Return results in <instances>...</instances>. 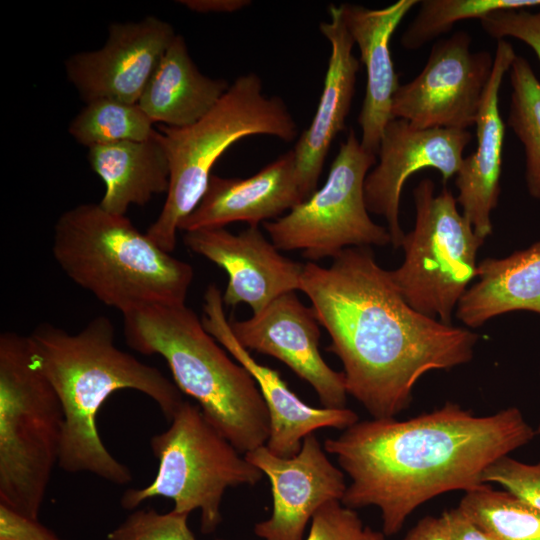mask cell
<instances>
[{
  "label": "cell",
  "mask_w": 540,
  "mask_h": 540,
  "mask_svg": "<svg viewBox=\"0 0 540 540\" xmlns=\"http://www.w3.org/2000/svg\"><path fill=\"white\" fill-rule=\"evenodd\" d=\"M184 243L226 271L228 283L222 298L227 306L247 304L255 314L300 288L304 264L281 255L258 226L239 234L224 227L189 231Z\"/></svg>",
  "instance_id": "cell-17"
},
{
  "label": "cell",
  "mask_w": 540,
  "mask_h": 540,
  "mask_svg": "<svg viewBox=\"0 0 540 540\" xmlns=\"http://www.w3.org/2000/svg\"><path fill=\"white\" fill-rule=\"evenodd\" d=\"M417 0H398L381 9L344 3L341 8L344 23L360 51L366 69V89L358 117L362 147L377 155L387 123L392 120L393 97L399 88L390 51V40Z\"/></svg>",
  "instance_id": "cell-21"
},
{
  "label": "cell",
  "mask_w": 540,
  "mask_h": 540,
  "mask_svg": "<svg viewBox=\"0 0 540 540\" xmlns=\"http://www.w3.org/2000/svg\"><path fill=\"white\" fill-rule=\"evenodd\" d=\"M471 42L465 31L436 41L421 72L397 89L392 118L418 128L474 126L494 57L489 51H472Z\"/></svg>",
  "instance_id": "cell-11"
},
{
  "label": "cell",
  "mask_w": 540,
  "mask_h": 540,
  "mask_svg": "<svg viewBox=\"0 0 540 540\" xmlns=\"http://www.w3.org/2000/svg\"><path fill=\"white\" fill-rule=\"evenodd\" d=\"M88 160L105 184L99 205L125 215L130 205L143 206L168 191L170 167L157 130L144 141H123L89 147Z\"/></svg>",
  "instance_id": "cell-22"
},
{
  "label": "cell",
  "mask_w": 540,
  "mask_h": 540,
  "mask_svg": "<svg viewBox=\"0 0 540 540\" xmlns=\"http://www.w3.org/2000/svg\"><path fill=\"white\" fill-rule=\"evenodd\" d=\"M471 139L468 130L418 128L399 118L387 123L377 154L379 162L365 179L364 197L368 212L385 218L394 248L401 247L405 235L399 218L404 183L425 168L440 172L446 183L457 175Z\"/></svg>",
  "instance_id": "cell-12"
},
{
  "label": "cell",
  "mask_w": 540,
  "mask_h": 540,
  "mask_svg": "<svg viewBox=\"0 0 540 540\" xmlns=\"http://www.w3.org/2000/svg\"><path fill=\"white\" fill-rule=\"evenodd\" d=\"M229 323L241 346L282 361L312 386L323 407H345L344 373L333 370L322 358L319 322L295 291L279 296L246 320Z\"/></svg>",
  "instance_id": "cell-15"
},
{
  "label": "cell",
  "mask_w": 540,
  "mask_h": 540,
  "mask_svg": "<svg viewBox=\"0 0 540 540\" xmlns=\"http://www.w3.org/2000/svg\"><path fill=\"white\" fill-rule=\"evenodd\" d=\"M64 413L33 360L30 341L0 335V503L38 519L55 465Z\"/></svg>",
  "instance_id": "cell-7"
},
{
  "label": "cell",
  "mask_w": 540,
  "mask_h": 540,
  "mask_svg": "<svg viewBox=\"0 0 540 540\" xmlns=\"http://www.w3.org/2000/svg\"><path fill=\"white\" fill-rule=\"evenodd\" d=\"M482 482L498 484L540 511V462L527 464L509 455L502 456L485 469Z\"/></svg>",
  "instance_id": "cell-31"
},
{
  "label": "cell",
  "mask_w": 540,
  "mask_h": 540,
  "mask_svg": "<svg viewBox=\"0 0 540 540\" xmlns=\"http://www.w3.org/2000/svg\"><path fill=\"white\" fill-rule=\"evenodd\" d=\"M170 167L167 197L146 235L171 253L179 223L203 197L216 161L235 142L257 134L293 141L298 129L285 102L263 94L255 73L238 77L200 120L182 128L159 125Z\"/></svg>",
  "instance_id": "cell-6"
},
{
  "label": "cell",
  "mask_w": 540,
  "mask_h": 540,
  "mask_svg": "<svg viewBox=\"0 0 540 540\" xmlns=\"http://www.w3.org/2000/svg\"><path fill=\"white\" fill-rule=\"evenodd\" d=\"M535 435L517 407L477 416L448 401L408 420L358 421L323 448L351 479L341 503L377 507L382 532L392 536L430 499L484 484L491 463Z\"/></svg>",
  "instance_id": "cell-2"
},
{
  "label": "cell",
  "mask_w": 540,
  "mask_h": 540,
  "mask_svg": "<svg viewBox=\"0 0 540 540\" xmlns=\"http://www.w3.org/2000/svg\"><path fill=\"white\" fill-rule=\"evenodd\" d=\"M28 337L33 360L53 386L64 413L58 466L117 485L130 483L131 470L102 442L98 411L114 392L132 389L152 399L170 421L184 401L182 392L159 369L118 348L106 316H97L75 334L43 323Z\"/></svg>",
  "instance_id": "cell-3"
},
{
  "label": "cell",
  "mask_w": 540,
  "mask_h": 540,
  "mask_svg": "<svg viewBox=\"0 0 540 540\" xmlns=\"http://www.w3.org/2000/svg\"><path fill=\"white\" fill-rule=\"evenodd\" d=\"M175 36L168 22L154 16L113 23L102 48L66 61L67 77L85 103L112 99L137 104Z\"/></svg>",
  "instance_id": "cell-13"
},
{
  "label": "cell",
  "mask_w": 540,
  "mask_h": 540,
  "mask_svg": "<svg viewBox=\"0 0 540 540\" xmlns=\"http://www.w3.org/2000/svg\"><path fill=\"white\" fill-rule=\"evenodd\" d=\"M442 516L447 525L449 540H493L459 507L444 511Z\"/></svg>",
  "instance_id": "cell-34"
},
{
  "label": "cell",
  "mask_w": 540,
  "mask_h": 540,
  "mask_svg": "<svg viewBox=\"0 0 540 540\" xmlns=\"http://www.w3.org/2000/svg\"><path fill=\"white\" fill-rule=\"evenodd\" d=\"M305 200L290 150L248 178L211 175L203 197L178 230L221 228L233 222L258 226Z\"/></svg>",
  "instance_id": "cell-18"
},
{
  "label": "cell",
  "mask_w": 540,
  "mask_h": 540,
  "mask_svg": "<svg viewBox=\"0 0 540 540\" xmlns=\"http://www.w3.org/2000/svg\"><path fill=\"white\" fill-rule=\"evenodd\" d=\"M180 3L198 13L235 12L249 5L246 0H184Z\"/></svg>",
  "instance_id": "cell-36"
},
{
  "label": "cell",
  "mask_w": 540,
  "mask_h": 540,
  "mask_svg": "<svg viewBox=\"0 0 540 540\" xmlns=\"http://www.w3.org/2000/svg\"><path fill=\"white\" fill-rule=\"evenodd\" d=\"M508 74L512 92L507 124L524 148L527 190L540 202V81L523 56L515 57Z\"/></svg>",
  "instance_id": "cell-26"
},
{
  "label": "cell",
  "mask_w": 540,
  "mask_h": 540,
  "mask_svg": "<svg viewBox=\"0 0 540 540\" xmlns=\"http://www.w3.org/2000/svg\"><path fill=\"white\" fill-rule=\"evenodd\" d=\"M188 516L174 510L139 509L110 531L107 540H197L188 526Z\"/></svg>",
  "instance_id": "cell-29"
},
{
  "label": "cell",
  "mask_w": 540,
  "mask_h": 540,
  "mask_svg": "<svg viewBox=\"0 0 540 540\" xmlns=\"http://www.w3.org/2000/svg\"><path fill=\"white\" fill-rule=\"evenodd\" d=\"M305 540H385V534L364 525L341 501H330L313 515Z\"/></svg>",
  "instance_id": "cell-30"
},
{
  "label": "cell",
  "mask_w": 540,
  "mask_h": 540,
  "mask_svg": "<svg viewBox=\"0 0 540 540\" xmlns=\"http://www.w3.org/2000/svg\"><path fill=\"white\" fill-rule=\"evenodd\" d=\"M150 446L158 460L157 474L150 484L127 489L121 506L132 510L152 498L171 499L176 512L200 511L203 534L215 532L221 524L227 488L255 485L264 475L218 432L199 405L187 400L170 426L151 438Z\"/></svg>",
  "instance_id": "cell-8"
},
{
  "label": "cell",
  "mask_w": 540,
  "mask_h": 540,
  "mask_svg": "<svg viewBox=\"0 0 540 540\" xmlns=\"http://www.w3.org/2000/svg\"><path fill=\"white\" fill-rule=\"evenodd\" d=\"M230 85L203 75L184 38L176 35L149 80L138 105L159 125L182 128L205 116Z\"/></svg>",
  "instance_id": "cell-23"
},
{
  "label": "cell",
  "mask_w": 540,
  "mask_h": 540,
  "mask_svg": "<svg viewBox=\"0 0 540 540\" xmlns=\"http://www.w3.org/2000/svg\"><path fill=\"white\" fill-rule=\"evenodd\" d=\"M300 291L342 362L347 393L373 419L407 409L419 379L470 362L480 336L408 305L370 247H350L329 267L304 264Z\"/></svg>",
  "instance_id": "cell-1"
},
{
  "label": "cell",
  "mask_w": 540,
  "mask_h": 540,
  "mask_svg": "<svg viewBox=\"0 0 540 540\" xmlns=\"http://www.w3.org/2000/svg\"><path fill=\"white\" fill-rule=\"evenodd\" d=\"M403 540H449L444 517L426 516L420 519Z\"/></svg>",
  "instance_id": "cell-35"
},
{
  "label": "cell",
  "mask_w": 540,
  "mask_h": 540,
  "mask_svg": "<svg viewBox=\"0 0 540 540\" xmlns=\"http://www.w3.org/2000/svg\"><path fill=\"white\" fill-rule=\"evenodd\" d=\"M480 24L484 32L497 41L512 37L524 42L540 60V10H498L480 19Z\"/></svg>",
  "instance_id": "cell-32"
},
{
  "label": "cell",
  "mask_w": 540,
  "mask_h": 540,
  "mask_svg": "<svg viewBox=\"0 0 540 540\" xmlns=\"http://www.w3.org/2000/svg\"><path fill=\"white\" fill-rule=\"evenodd\" d=\"M329 15L330 21L319 27L331 46L323 90L311 124L292 149L306 199L316 190L332 141L345 127L359 70V60L353 54L355 43L344 23L340 6L330 5Z\"/></svg>",
  "instance_id": "cell-20"
},
{
  "label": "cell",
  "mask_w": 540,
  "mask_h": 540,
  "mask_svg": "<svg viewBox=\"0 0 540 540\" xmlns=\"http://www.w3.org/2000/svg\"><path fill=\"white\" fill-rule=\"evenodd\" d=\"M536 434H539V435H540V423H539V425H538V428H537Z\"/></svg>",
  "instance_id": "cell-37"
},
{
  "label": "cell",
  "mask_w": 540,
  "mask_h": 540,
  "mask_svg": "<svg viewBox=\"0 0 540 540\" xmlns=\"http://www.w3.org/2000/svg\"><path fill=\"white\" fill-rule=\"evenodd\" d=\"M133 350L162 356L178 389L241 454L266 444L270 420L251 374L234 362L185 303L143 305L122 314Z\"/></svg>",
  "instance_id": "cell-4"
},
{
  "label": "cell",
  "mask_w": 540,
  "mask_h": 540,
  "mask_svg": "<svg viewBox=\"0 0 540 540\" xmlns=\"http://www.w3.org/2000/svg\"><path fill=\"white\" fill-rule=\"evenodd\" d=\"M477 278L456 307L457 318L467 327H481L512 311L540 314V241L504 258L483 259Z\"/></svg>",
  "instance_id": "cell-24"
},
{
  "label": "cell",
  "mask_w": 540,
  "mask_h": 540,
  "mask_svg": "<svg viewBox=\"0 0 540 540\" xmlns=\"http://www.w3.org/2000/svg\"><path fill=\"white\" fill-rule=\"evenodd\" d=\"M376 156L362 147L351 130L340 144L325 184L284 216L263 223L274 246L301 250L315 262L350 247L391 244L388 229L370 218L365 203V179Z\"/></svg>",
  "instance_id": "cell-10"
},
{
  "label": "cell",
  "mask_w": 540,
  "mask_h": 540,
  "mask_svg": "<svg viewBox=\"0 0 540 540\" xmlns=\"http://www.w3.org/2000/svg\"><path fill=\"white\" fill-rule=\"evenodd\" d=\"M154 122L137 104L97 99L71 121L69 133L89 147L123 141H144L155 133Z\"/></svg>",
  "instance_id": "cell-27"
},
{
  "label": "cell",
  "mask_w": 540,
  "mask_h": 540,
  "mask_svg": "<svg viewBox=\"0 0 540 540\" xmlns=\"http://www.w3.org/2000/svg\"><path fill=\"white\" fill-rule=\"evenodd\" d=\"M52 252L74 283L122 314L143 305L185 303L193 280L190 264L158 247L125 215L95 203L60 215Z\"/></svg>",
  "instance_id": "cell-5"
},
{
  "label": "cell",
  "mask_w": 540,
  "mask_h": 540,
  "mask_svg": "<svg viewBox=\"0 0 540 540\" xmlns=\"http://www.w3.org/2000/svg\"><path fill=\"white\" fill-rule=\"evenodd\" d=\"M414 228L404 235V260L389 274L404 300L416 311L452 324V314L477 277V252L484 244L459 212L457 199L422 179L413 189Z\"/></svg>",
  "instance_id": "cell-9"
},
{
  "label": "cell",
  "mask_w": 540,
  "mask_h": 540,
  "mask_svg": "<svg viewBox=\"0 0 540 540\" xmlns=\"http://www.w3.org/2000/svg\"><path fill=\"white\" fill-rule=\"evenodd\" d=\"M223 298L215 284L205 291L202 323L205 330L248 370L266 404L270 432L266 447L275 455L298 454L305 437L321 428L345 430L359 421L349 408L314 407L300 399L280 373L256 361L235 338L223 309Z\"/></svg>",
  "instance_id": "cell-16"
},
{
  "label": "cell",
  "mask_w": 540,
  "mask_h": 540,
  "mask_svg": "<svg viewBox=\"0 0 540 540\" xmlns=\"http://www.w3.org/2000/svg\"><path fill=\"white\" fill-rule=\"evenodd\" d=\"M458 507L493 540H540V511L505 490L482 484Z\"/></svg>",
  "instance_id": "cell-25"
},
{
  "label": "cell",
  "mask_w": 540,
  "mask_h": 540,
  "mask_svg": "<svg viewBox=\"0 0 540 540\" xmlns=\"http://www.w3.org/2000/svg\"><path fill=\"white\" fill-rule=\"evenodd\" d=\"M0 540H64L38 519L24 516L0 503Z\"/></svg>",
  "instance_id": "cell-33"
},
{
  "label": "cell",
  "mask_w": 540,
  "mask_h": 540,
  "mask_svg": "<svg viewBox=\"0 0 540 540\" xmlns=\"http://www.w3.org/2000/svg\"><path fill=\"white\" fill-rule=\"evenodd\" d=\"M540 6V0H423L419 10L401 37L405 49L417 50L449 32L462 20L482 19L506 9Z\"/></svg>",
  "instance_id": "cell-28"
},
{
  "label": "cell",
  "mask_w": 540,
  "mask_h": 540,
  "mask_svg": "<svg viewBox=\"0 0 540 540\" xmlns=\"http://www.w3.org/2000/svg\"><path fill=\"white\" fill-rule=\"evenodd\" d=\"M516 56L510 42L497 41L492 72L475 123L477 146L464 157L455 179L462 214L484 241L492 232L490 216L497 207L501 191L505 124L499 111V91Z\"/></svg>",
  "instance_id": "cell-19"
},
{
  "label": "cell",
  "mask_w": 540,
  "mask_h": 540,
  "mask_svg": "<svg viewBox=\"0 0 540 540\" xmlns=\"http://www.w3.org/2000/svg\"><path fill=\"white\" fill-rule=\"evenodd\" d=\"M316 435L304 438L298 454L281 457L266 445L244 454L271 484V516L254 526L263 540H305L313 515L330 501H341L347 485L342 470L326 455Z\"/></svg>",
  "instance_id": "cell-14"
}]
</instances>
